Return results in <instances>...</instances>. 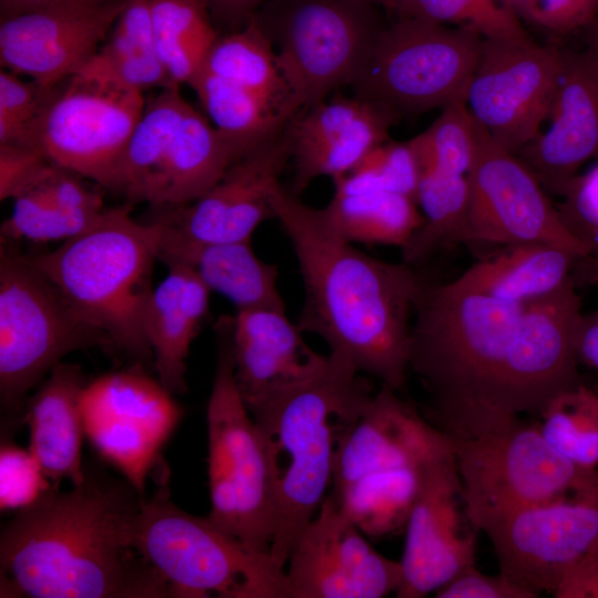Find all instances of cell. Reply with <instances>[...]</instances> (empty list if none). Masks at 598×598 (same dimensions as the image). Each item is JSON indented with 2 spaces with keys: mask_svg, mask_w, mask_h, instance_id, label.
Wrapping results in <instances>:
<instances>
[{
  "mask_svg": "<svg viewBox=\"0 0 598 598\" xmlns=\"http://www.w3.org/2000/svg\"><path fill=\"white\" fill-rule=\"evenodd\" d=\"M576 279L528 302H509L422 276L410 371L431 396L424 414L448 436L475 435L537 414L581 375L575 351Z\"/></svg>",
  "mask_w": 598,
  "mask_h": 598,
  "instance_id": "obj_1",
  "label": "cell"
},
{
  "mask_svg": "<svg viewBox=\"0 0 598 598\" xmlns=\"http://www.w3.org/2000/svg\"><path fill=\"white\" fill-rule=\"evenodd\" d=\"M143 496L86 470L70 491L53 486L18 511L0 534L1 597L175 598L134 546Z\"/></svg>",
  "mask_w": 598,
  "mask_h": 598,
  "instance_id": "obj_2",
  "label": "cell"
},
{
  "mask_svg": "<svg viewBox=\"0 0 598 598\" xmlns=\"http://www.w3.org/2000/svg\"><path fill=\"white\" fill-rule=\"evenodd\" d=\"M270 206L288 237L303 285L297 321L320 337L330 353L358 372L400 392L410 372L414 303L422 274L360 250L328 223L322 209L302 203L277 182Z\"/></svg>",
  "mask_w": 598,
  "mask_h": 598,
  "instance_id": "obj_3",
  "label": "cell"
},
{
  "mask_svg": "<svg viewBox=\"0 0 598 598\" xmlns=\"http://www.w3.org/2000/svg\"><path fill=\"white\" fill-rule=\"evenodd\" d=\"M372 396L361 373L329 352L306 375L246 402L272 468L277 517L270 555L280 567L286 569L328 495L340 444Z\"/></svg>",
  "mask_w": 598,
  "mask_h": 598,
  "instance_id": "obj_4",
  "label": "cell"
},
{
  "mask_svg": "<svg viewBox=\"0 0 598 598\" xmlns=\"http://www.w3.org/2000/svg\"><path fill=\"white\" fill-rule=\"evenodd\" d=\"M131 210L130 203L104 208L59 248L29 256L83 322L137 363H153L144 317L162 225L137 221Z\"/></svg>",
  "mask_w": 598,
  "mask_h": 598,
  "instance_id": "obj_5",
  "label": "cell"
},
{
  "mask_svg": "<svg viewBox=\"0 0 598 598\" xmlns=\"http://www.w3.org/2000/svg\"><path fill=\"white\" fill-rule=\"evenodd\" d=\"M134 546L175 598H291L286 569L270 553L176 506L165 482L142 497Z\"/></svg>",
  "mask_w": 598,
  "mask_h": 598,
  "instance_id": "obj_6",
  "label": "cell"
},
{
  "mask_svg": "<svg viewBox=\"0 0 598 598\" xmlns=\"http://www.w3.org/2000/svg\"><path fill=\"white\" fill-rule=\"evenodd\" d=\"M217 365L207 404L208 518L249 547L270 553L277 496L269 455L236 382L231 316L215 324Z\"/></svg>",
  "mask_w": 598,
  "mask_h": 598,
  "instance_id": "obj_7",
  "label": "cell"
},
{
  "mask_svg": "<svg viewBox=\"0 0 598 598\" xmlns=\"http://www.w3.org/2000/svg\"><path fill=\"white\" fill-rule=\"evenodd\" d=\"M92 347H112L83 322L52 281L11 241L0 247V402L16 416L29 391L62 359Z\"/></svg>",
  "mask_w": 598,
  "mask_h": 598,
  "instance_id": "obj_8",
  "label": "cell"
},
{
  "mask_svg": "<svg viewBox=\"0 0 598 598\" xmlns=\"http://www.w3.org/2000/svg\"><path fill=\"white\" fill-rule=\"evenodd\" d=\"M468 523L484 532L503 517L573 492L592 470L555 451L520 416L468 436H450Z\"/></svg>",
  "mask_w": 598,
  "mask_h": 598,
  "instance_id": "obj_9",
  "label": "cell"
},
{
  "mask_svg": "<svg viewBox=\"0 0 598 598\" xmlns=\"http://www.w3.org/2000/svg\"><path fill=\"white\" fill-rule=\"evenodd\" d=\"M255 17L301 111L354 84L382 29L373 6L357 0H270Z\"/></svg>",
  "mask_w": 598,
  "mask_h": 598,
  "instance_id": "obj_10",
  "label": "cell"
},
{
  "mask_svg": "<svg viewBox=\"0 0 598 598\" xmlns=\"http://www.w3.org/2000/svg\"><path fill=\"white\" fill-rule=\"evenodd\" d=\"M483 39L466 28L398 18L378 33L355 95L396 118L465 101Z\"/></svg>",
  "mask_w": 598,
  "mask_h": 598,
  "instance_id": "obj_11",
  "label": "cell"
},
{
  "mask_svg": "<svg viewBox=\"0 0 598 598\" xmlns=\"http://www.w3.org/2000/svg\"><path fill=\"white\" fill-rule=\"evenodd\" d=\"M58 86L38 125V147L53 164L110 190L143 113V94L90 66Z\"/></svg>",
  "mask_w": 598,
  "mask_h": 598,
  "instance_id": "obj_12",
  "label": "cell"
},
{
  "mask_svg": "<svg viewBox=\"0 0 598 598\" xmlns=\"http://www.w3.org/2000/svg\"><path fill=\"white\" fill-rule=\"evenodd\" d=\"M499 573L539 597L598 550V468L569 494L488 526Z\"/></svg>",
  "mask_w": 598,
  "mask_h": 598,
  "instance_id": "obj_13",
  "label": "cell"
},
{
  "mask_svg": "<svg viewBox=\"0 0 598 598\" xmlns=\"http://www.w3.org/2000/svg\"><path fill=\"white\" fill-rule=\"evenodd\" d=\"M563 69V50L556 47L483 39L466 105L494 141L516 154L548 118Z\"/></svg>",
  "mask_w": 598,
  "mask_h": 598,
  "instance_id": "obj_14",
  "label": "cell"
},
{
  "mask_svg": "<svg viewBox=\"0 0 598 598\" xmlns=\"http://www.w3.org/2000/svg\"><path fill=\"white\" fill-rule=\"evenodd\" d=\"M475 137L474 159L467 174L472 200L464 243H547L589 259L520 157L494 141L477 122Z\"/></svg>",
  "mask_w": 598,
  "mask_h": 598,
  "instance_id": "obj_15",
  "label": "cell"
},
{
  "mask_svg": "<svg viewBox=\"0 0 598 598\" xmlns=\"http://www.w3.org/2000/svg\"><path fill=\"white\" fill-rule=\"evenodd\" d=\"M172 396L137 362L89 381L83 394L85 434L101 457L142 495L162 446L182 416Z\"/></svg>",
  "mask_w": 598,
  "mask_h": 598,
  "instance_id": "obj_16",
  "label": "cell"
},
{
  "mask_svg": "<svg viewBox=\"0 0 598 598\" xmlns=\"http://www.w3.org/2000/svg\"><path fill=\"white\" fill-rule=\"evenodd\" d=\"M286 575L291 598H381L396 592L402 570L327 495L296 542Z\"/></svg>",
  "mask_w": 598,
  "mask_h": 598,
  "instance_id": "obj_17",
  "label": "cell"
},
{
  "mask_svg": "<svg viewBox=\"0 0 598 598\" xmlns=\"http://www.w3.org/2000/svg\"><path fill=\"white\" fill-rule=\"evenodd\" d=\"M126 1L72 3L1 19L2 69L55 87L96 54Z\"/></svg>",
  "mask_w": 598,
  "mask_h": 598,
  "instance_id": "obj_18",
  "label": "cell"
},
{
  "mask_svg": "<svg viewBox=\"0 0 598 598\" xmlns=\"http://www.w3.org/2000/svg\"><path fill=\"white\" fill-rule=\"evenodd\" d=\"M291 155L287 125L234 162L203 196L187 205L163 209L156 219L196 241L251 240L257 227L274 218L270 192Z\"/></svg>",
  "mask_w": 598,
  "mask_h": 598,
  "instance_id": "obj_19",
  "label": "cell"
},
{
  "mask_svg": "<svg viewBox=\"0 0 598 598\" xmlns=\"http://www.w3.org/2000/svg\"><path fill=\"white\" fill-rule=\"evenodd\" d=\"M399 392L382 385L342 440L329 493L371 474L429 466L454 455L451 437Z\"/></svg>",
  "mask_w": 598,
  "mask_h": 598,
  "instance_id": "obj_20",
  "label": "cell"
},
{
  "mask_svg": "<svg viewBox=\"0 0 598 598\" xmlns=\"http://www.w3.org/2000/svg\"><path fill=\"white\" fill-rule=\"evenodd\" d=\"M460 497L462 485L452 455L429 468L410 511L400 560L402 577L395 592L399 598L435 592L475 564L478 532L462 533Z\"/></svg>",
  "mask_w": 598,
  "mask_h": 598,
  "instance_id": "obj_21",
  "label": "cell"
},
{
  "mask_svg": "<svg viewBox=\"0 0 598 598\" xmlns=\"http://www.w3.org/2000/svg\"><path fill=\"white\" fill-rule=\"evenodd\" d=\"M396 117L381 105L355 95L321 101L299 112L288 124L293 177L299 195L317 177H341L375 146L388 141Z\"/></svg>",
  "mask_w": 598,
  "mask_h": 598,
  "instance_id": "obj_22",
  "label": "cell"
},
{
  "mask_svg": "<svg viewBox=\"0 0 598 598\" xmlns=\"http://www.w3.org/2000/svg\"><path fill=\"white\" fill-rule=\"evenodd\" d=\"M564 69L550 126L516 154L546 192L560 195L580 167L598 156V58L563 50Z\"/></svg>",
  "mask_w": 598,
  "mask_h": 598,
  "instance_id": "obj_23",
  "label": "cell"
},
{
  "mask_svg": "<svg viewBox=\"0 0 598 598\" xmlns=\"http://www.w3.org/2000/svg\"><path fill=\"white\" fill-rule=\"evenodd\" d=\"M87 383L80 365L61 362L25 401L23 422L30 433L29 451L54 487L63 480L80 484L86 474L81 446Z\"/></svg>",
  "mask_w": 598,
  "mask_h": 598,
  "instance_id": "obj_24",
  "label": "cell"
},
{
  "mask_svg": "<svg viewBox=\"0 0 598 598\" xmlns=\"http://www.w3.org/2000/svg\"><path fill=\"white\" fill-rule=\"evenodd\" d=\"M302 333L286 310H236L231 317L234 373L245 403L306 375L322 361L324 355L315 352Z\"/></svg>",
  "mask_w": 598,
  "mask_h": 598,
  "instance_id": "obj_25",
  "label": "cell"
},
{
  "mask_svg": "<svg viewBox=\"0 0 598 598\" xmlns=\"http://www.w3.org/2000/svg\"><path fill=\"white\" fill-rule=\"evenodd\" d=\"M159 224L158 260L166 266L182 264L189 267L210 291L227 298L236 310H286L278 288V268L256 255L251 240L202 243L171 230L162 221Z\"/></svg>",
  "mask_w": 598,
  "mask_h": 598,
  "instance_id": "obj_26",
  "label": "cell"
},
{
  "mask_svg": "<svg viewBox=\"0 0 598 598\" xmlns=\"http://www.w3.org/2000/svg\"><path fill=\"white\" fill-rule=\"evenodd\" d=\"M167 267V276L150 296L144 330L157 380L174 395L187 391L186 359L207 316L212 291L189 267Z\"/></svg>",
  "mask_w": 598,
  "mask_h": 598,
  "instance_id": "obj_27",
  "label": "cell"
},
{
  "mask_svg": "<svg viewBox=\"0 0 598 598\" xmlns=\"http://www.w3.org/2000/svg\"><path fill=\"white\" fill-rule=\"evenodd\" d=\"M257 145L218 130L190 106L173 140L151 205L169 209L196 200Z\"/></svg>",
  "mask_w": 598,
  "mask_h": 598,
  "instance_id": "obj_28",
  "label": "cell"
},
{
  "mask_svg": "<svg viewBox=\"0 0 598 598\" xmlns=\"http://www.w3.org/2000/svg\"><path fill=\"white\" fill-rule=\"evenodd\" d=\"M584 260L589 259L554 244H516L484 257L451 282L498 300L528 302L575 279L574 268Z\"/></svg>",
  "mask_w": 598,
  "mask_h": 598,
  "instance_id": "obj_29",
  "label": "cell"
},
{
  "mask_svg": "<svg viewBox=\"0 0 598 598\" xmlns=\"http://www.w3.org/2000/svg\"><path fill=\"white\" fill-rule=\"evenodd\" d=\"M189 109L178 86L163 89L145 101L110 190L123 195L130 204H151L173 140Z\"/></svg>",
  "mask_w": 598,
  "mask_h": 598,
  "instance_id": "obj_30",
  "label": "cell"
},
{
  "mask_svg": "<svg viewBox=\"0 0 598 598\" xmlns=\"http://www.w3.org/2000/svg\"><path fill=\"white\" fill-rule=\"evenodd\" d=\"M321 209L330 226L353 244L403 248L423 221L415 199L388 190H334Z\"/></svg>",
  "mask_w": 598,
  "mask_h": 598,
  "instance_id": "obj_31",
  "label": "cell"
},
{
  "mask_svg": "<svg viewBox=\"0 0 598 598\" xmlns=\"http://www.w3.org/2000/svg\"><path fill=\"white\" fill-rule=\"evenodd\" d=\"M143 92L178 86L155 47L151 0H127L106 40L85 65Z\"/></svg>",
  "mask_w": 598,
  "mask_h": 598,
  "instance_id": "obj_32",
  "label": "cell"
},
{
  "mask_svg": "<svg viewBox=\"0 0 598 598\" xmlns=\"http://www.w3.org/2000/svg\"><path fill=\"white\" fill-rule=\"evenodd\" d=\"M471 200L467 175L435 169L420 172L416 203L423 221L401 248L403 261L415 267L439 250L464 243Z\"/></svg>",
  "mask_w": 598,
  "mask_h": 598,
  "instance_id": "obj_33",
  "label": "cell"
},
{
  "mask_svg": "<svg viewBox=\"0 0 598 598\" xmlns=\"http://www.w3.org/2000/svg\"><path fill=\"white\" fill-rule=\"evenodd\" d=\"M187 84L218 130L259 144L281 132L300 112L293 104L200 70Z\"/></svg>",
  "mask_w": 598,
  "mask_h": 598,
  "instance_id": "obj_34",
  "label": "cell"
},
{
  "mask_svg": "<svg viewBox=\"0 0 598 598\" xmlns=\"http://www.w3.org/2000/svg\"><path fill=\"white\" fill-rule=\"evenodd\" d=\"M202 70L258 93L300 106L277 53L255 14L235 32L218 35Z\"/></svg>",
  "mask_w": 598,
  "mask_h": 598,
  "instance_id": "obj_35",
  "label": "cell"
},
{
  "mask_svg": "<svg viewBox=\"0 0 598 598\" xmlns=\"http://www.w3.org/2000/svg\"><path fill=\"white\" fill-rule=\"evenodd\" d=\"M157 54L175 85L203 68L216 33L205 0H151Z\"/></svg>",
  "mask_w": 598,
  "mask_h": 598,
  "instance_id": "obj_36",
  "label": "cell"
},
{
  "mask_svg": "<svg viewBox=\"0 0 598 598\" xmlns=\"http://www.w3.org/2000/svg\"><path fill=\"white\" fill-rule=\"evenodd\" d=\"M538 427L561 456L582 470L598 468V383L582 375L539 413Z\"/></svg>",
  "mask_w": 598,
  "mask_h": 598,
  "instance_id": "obj_37",
  "label": "cell"
},
{
  "mask_svg": "<svg viewBox=\"0 0 598 598\" xmlns=\"http://www.w3.org/2000/svg\"><path fill=\"white\" fill-rule=\"evenodd\" d=\"M398 18H415L470 29L484 39H530L519 17L502 0H401Z\"/></svg>",
  "mask_w": 598,
  "mask_h": 598,
  "instance_id": "obj_38",
  "label": "cell"
},
{
  "mask_svg": "<svg viewBox=\"0 0 598 598\" xmlns=\"http://www.w3.org/2000/svg\"><path fill=\"white\" fill-rule=\"evenodd\" d=\"M476 121L466 102L442 109L427 130L410 140L420 172L427 169L467 175L475 153Z\"/></svg>",
  "mask_w": 598,
  "mask_h": 598,
  "instance_id": "obj_39",
  "label": "cell"
},
{
  "mask_svg": "<svg viewBox=\"0 0 598 598\" xmlns=\"http://www.w3.org/2000/svg\"><path fill=\"white\" fill-rule=\"evenodd\" d=\"M419 181L420 167L409 141L375 146L348 174L333 179L338 192L388 190L415 200Z\"/></svg>",
  "mask_w": 598,
  "mask_h": 598,
  "instance_id": "obj_40",
  "label": "cell"
},
{
  "mask_svg": "<svg viewBox=\"0 0 598 598\" xmlns=\"http://www.w3.org/2000/svg\"><path fill=\"white\" fill-rule=\"evenodd\" d=\"M101 213L64 212L31 189L14 198L11 215L1 225V241L22 238L41 243L68 240L89 228Z\"/></svg>",
  "mask_w": 598,
  "mask_h": 598,
  "instance_id": "obj_41",
  "label": "cell"
},
{
  "mask_svg": "<svg viewBox=\"0 0 598 598\" xmlns=\"http://www.w3.org/2000/svg\"><path fill=\"white\" fill-rule=\"evenodd\" d=\"M55 87L24 82L18 74L1 69L0 144L38 147V125Z\"/></svg>",
  "mask_w": 598,
  "mask_h": 598,
  "instance_id": "obj_42",
  "label": "cell"
},
{
  "mask_svg": "<svg viewBox=\"0 0 598 598\" xmlns=\"http://www.w3.org/2000/svg\"><path fill=\"white\" fill-rule=\"evenodd\" d=\"M559 197L557 209L565 227L598 269V163L573 177Z\"/></svg>",
  "mask_w": 598,
  "mask_h": 598,
  "instance_id": "obj_43",
  "label": "cell"
},
{
  "mask_svg": "<svg viewBox=\"0 0 598 598\" xmlns=\"http://www.w3.org/2000/svg\"><path fill=\"white\" fill-rule=\"evenodd\" d=\"M51 487L30 451L6 443L0 450V508L20 511L35 503Z\"/></svg>",
  "mask_w": 598,
  "mask_h": 598,
  "instance_id": "obj_44",
  "label": "cell"
},
{
  "mask_svg": "<svg viewBox=\"0 0 598 598\" xmlns=\"http://www.w3.org/2000/svg\"><path fill=\"white\" fill-rule=\"evenodd\" d=\"M54 164L38 147L0 144V199L16 198L35 187Z\"/></svg>",
  "mask_w": 598,
  "mask_h": 598,
  "instance_id": "obj_45",
  "label": "cell"
},
{
  "mask_svg": "<svg viewBox=\"0 0 598 598\" xmlns=\"http://www.w3.org/2000/svg\"><path fill=\"white\" fill-rule=\"evenodd\" d=\"M84 178L54 164L49 174L32 189L41 193L61 210L100 214L104 209L102 194L91 185L85 184Z\"/></svg>",
  "mask_w": 598,
  "mask_h": 598,
  "instance_id": "obj_46",
  "label": "cell"
},
{
  "mask_svg": "<svg viewBox=\"0 0 598 598\" xmlns=\"http://www.w3.org/2000/svg\"><path fill=\"white\" fill-rule=\"evenodd\" d=\"M598 0H528L525 21L554 33L586 29L597 20Z\"/></svg>",
  "mask_w": 598,
  "mask_h": 598,
  "instance_id": "obj_47",
  "label": "cell"
},
{
  "mask_svg": "<svg viewBox=\"0 0 598 598\" xmlns=\"http://www.w3.org/2000/svg\"><path fill=\"white\" fill-rule=\"evenodd\" d=\"M437 598H536L537 596L499 573L489 576L475 567L463 569L451 581L435 591Z\"/></svg>",
  "mask_w": 598,
  "mask_h": 598,
  "instance_id": "obj_48",
  "label": "cell"
},
{
  "mask_svg": "<svg viewBox=\"0 0 598 598\" xmlns=\"http://www.w3.org/2000/svg\"><path fill=\"white\" fill-rule=\"evenodd\" d=\"M553 596L556 598H598V550L571 568Z\"/></svg>",
  "mask_w": 598,
  "mask_h": 598,
  "instance_id": "obj_49",
  "label": "cell"
},
{
  "mask_svg": "<svg viewBox=\"0 0 598 598\" xmlns=\"http://www.w3.org/2000/svg\"><path fill=\"white\" fill-rule=\"evenodd\" d=\"M575 351L579 363L598 371V310L581 315L576 329Z\"/></svg>",
  "mask_w": 598,
  "mask_h": 598,
  "instance_id": "obj_50",
  "label": "cell"
},
{
  "mask_svg": "<svg viewBox=\"0 0 598 598\" xmlns=\"http://www.w3.org/2000/svg\"><path fill=\"white\" fill-rule=\"evenodd\" d=\"M209 10L224 21L243 25L270 0H205Z\"/></svg>",
  "mask_w": 598,
  "mask_h": 598,
  "instance_id": "obj_51",
  "label": "cell"
},
{
  "mask_svg": "<svg viewBox=\"0 0 598 598\" xmlns=\"http://www.w3.org/2000/svg\"><path fill=\"white\" fill-rule=\"evenodd\" d=\"M93 3L89 0H0L1 19L47 8L72 4ZM99 4V3H97Z\"/></svg>",
  "mask_w": 598,
  "mask_h": 598,
  "instance_id": "obj_52",
  "label": "cell"
},
{
  "mask_svg": "<svg viewBox=\"0 0 598 598\" xmlns=\"http://www.w3.org/2000/svg\"><path fill=\"white\" fill-rule=\"evenodd\" d=\"M587 29V50L598 58V22L591 23Z\"/></svg>",
  "mask_w": 598,
  "mask_h": 598,
  "instance_id": "obj_53",
  "label": "cell"
},
{
  "mask_svg": "<svg viewBox=\"0 0 598 598\" xmlns=\"http://www.w3.org/2000/svg\"><path fill=\"white\" fill-rule=\"evenodd\" d=\"M505 6L513 10L519 19L525 20L527 16L528 0H502Z\"/></svg>",
  "mask_w": 598,
  "mask_h": 598,
  "instance_id": "obj_54",
  "label": "cell"
},
{
  "mask_svg": "<svg viewBox=\"0 0 598 598\" xmlns=\"http://www.w3.org/2000/svg\"><path fill=\"white\" fill-rule=\"evenodd\" d=\"M370 6H382L389 11H392L401 0H357Z\"/></svg>",
  "mask_w": 598,
  "mask_h": 598,
  "instance_id": "obj_55",
  "label": "cell"
},
{
  "mask_svg": "<svg viewBox=\"0 0 598 598\" xmlns=\"http://www.w3.org/2000/svg\"><path fill=\"white\" fill-rule=\"evenodd\" d=\"M89 1H91L93 3L102 4V3H107V2L113 1V0H89Z\"/></svg>",
  "mask_w": 598,
  "mask_h": 598,
  "instance_id": "obj_56",
  "label": "cell"
}]
</instances>
